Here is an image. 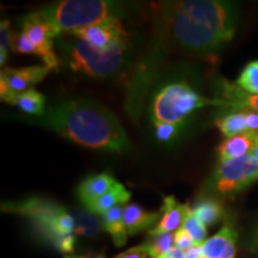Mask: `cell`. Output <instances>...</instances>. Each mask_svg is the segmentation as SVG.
<instances>
[{
	"instance_id": "obj_1",
	"label": "cell",
	"mask_w": 258,
	"mask_h": 258,
	"mask_svg": "<svg viewBox=\"0 0 258 258\" xmlns=\"http://www.w3.org/2000/svg\"><path fill=\"white\" fill-rule=\"evenodd\" d=\"M238 6L224 0L165 2L154 15L153 53L215 54L233 38Z\"/></svg>"
},
{
	"instance_id": "obj_2",
	"label": "cell",
	"mask_w": 258,
	"mask_h": 258,
	"mask_svg": "<svg viewBox=\"0 0 258 258\" xmlns=\"http://www.w3.org/2000/svg\"><path fill=\"white\" fill-rule=\"evenodd\" d=\"M27 120L84 147L116 153H124L131 148L117 117L105 106L88 99L56 103L42 116Z\"/></svg>"
},
{
	"instance_id": "obj_3",
	"label": "cell",
	"mask_w": 258,
	"mask_h": 258,
	"mask_svg": "<svg viewBox=\"0 0 258 258\" xmlns=\"http://www.w3.org/2000/svg\"><path fill=\"white\" fill-rule=\"evenodd\" d=\"M129 46L127 38L110 50L99 51L72 34L57 37L56 41L57 51L64 66L72 72L91 78H109L121 72L129 62Z\"/></svg>"
},
{
	"instance_id": "obj_4",
	"label": "cell",
	"mask_w": 258,
	"mask_h": 258,
	"mask_svg": "<svg viewBox=\"0 0 258 258\" xmlns=\"http://www.w3.org/2000/svg\"><path fill=\"white\" fill-rule=\"evenodd\" d=\"M3 211L14 212L31 221L44 239L62 253L72 254L76 246L74 218L66 209L44 199L31 198L14 203H4Z\"/></svg>"
},
{
	"instance_id": "obj_5",
	"label": "cell",
	"mask_w": 258,
	"mask_h": 258,
	"mask_svg": "<svg viewBox=\"0 0 258 258\" xmlns=\"http://www.w3.org/2000/svg\"><path fill=\"white\" fill-rule=\"evenodd\" d=\"M38 14L50 22L60 34H72L106 21H122L127 16L122 3L109 0H63L42 9Z\"/></svg>"
},
{
	"instance_id": "obj_6",
	"label": "cell",
	"mask_w": 258,
	"mask_h": 258,
	"mask_svg": "<svg viewBox=\"0 0 258 258\" xmlns=\"http://www.w3.org/2000/svg\"><path fill=\"white\" fill-rule=\"evenodd\" d=\"M219 106L222 103L219 98L209 99L200 95L184 80L167 83L154 93L151 102V117L153 123L183 124L188 116L203 106Z\"/></svg>"
},
{
	"instance_id": "obj_7",
	"label": "cell",
	"mask_w": 258,
	"mask_h": 258,
	"mask_svg": "<svg viewBox=\"0 0 258 258\" xmlns=\"http://www.w3.org/2000/svg\"><path fill=\"white\" fill-rule=\"evenodd\" d=\"M258 180V161L251 156L219 161L205 184L208 198H226L246 189Z\"/></svg>"
},
{
	"instance_id": "obj_8",
	"label": "cell",
	"mask_w": 258,
	"mask_h": 258,
	"mask_svg": "<svg viewBox=\"0 0 258 258\" xmlns=\"http://www.w3.org/2000/svg\"><path fill=\"white\" fill-rule=\"evenodd\" d=\"M22 27L24 34L36 48L37 56H40L50 70H56L60 59L53 47L54 38L61 36L60 31L38 12L25 16Z\"/></svg>"
},
{
	"instance_id": "obj_9",
	"label": "cell",
	"mask_w": 258,
	"mask_h": 258,
	"mask_svg": "<svg viewBox=\"0 0 258 258\" xmlns=\"http://www.w3.org/2000/svg\"><path fill=\"white\" fill-rule=\"evenodd\" d=\"M48 66H30L24 69H6L0 73V96L6 102L10 97L31 89L50 72Z\"/></svg>"
},
{
	"instance_id": "obj_10",
	"label": "cell",
	"mask_w": 258,
	"mask_h": 258,
	"mask_svg": "<svg viewBox=\"0 0 258 258\" xmlns=\"http://www.w3.org/2000/svg\"><path fill=\"white\" fill-rule=\"evenodd\" d=\"M74 36L85 41L93 49L108 51L121 41L127 40L128 34L122 28L121 21H106L72 32Z\"/></svg>"
},
{
	"instance_id": "obj_11",
	"label": "cell",
	"mask_w": 258,
	"mask_h": 258,
	"mask_svg": "<svg viewBox=\"0 0 258 258\" xmlns=\"http://www.w3.org/2000/svg\"><path fill=\"white\" fill-rule=\"evenodd\" d=\"M190 209L188 205H182L173 196H166L160 211L159 221L148 231V234L159 235L179 230Z\"/></svg>"
},
{
	"instance_id": "obj_12",
	"label": "cell",
	"mask_w": 258,
	"mask_h": 258,
	"mask_svg": "<svg viewBox=\"0 0 258 258\" xmlns=\"http://www.w3.org/2000/svg\"><path fill=\"white\" fill-rule=\"evenodd\" d=\"M219 93L222 103L221 108L231 111H257L258 112V95H251L241 90L237 84H232L228 80H221Z\"/></svg>"
},
{
	"instance_id": "obj_13",
	"label": "cell",
	"mask_w": 258,
	"mask_h": 258,
	"mask_svg": "<svg viewBox=\"0 0 258 258\" xmlns=\"http://www.w3.org/2000/svg\"><path fill=\"white\" fill-rule=\"evenodd\" d=\"M237 238L238 234L233 226L225 225L217 234L202 244L203 258H234Z\"/></svg>"
},
{
	"instance_id": "obj_14",
	"label": "cell",
	"mask_w": 258,
	"mask_h": 258,
	"mask_svg": "<svg viewBox=\"0 0 258 258\" xmlns=\"http://www.w3.org/2000/svg\"><path fill=\"white\" fill-rule=\"evenodd\" d=\"M258 145L257 132H246V133L226 138L218 147L219 161L238 159L245 157L253 151Z\"/></svg>"
},
{
	"instance_id": "obj_15",
	"label": "cell",
	"mask_w": 258,
	"mask_h": 258,
	"mask_svg": "<svg viewBox=\"0 0 258 258\" xmlns=\"http://www.w3.org/2000/svg\"><path fill=\"white\" fill-rule=\"evenodd\" d=\"M117 180L109 173H98V175L89 176L80 183L77 189V195L84 207L90 205L105 192H108L114 186Z\"/></svg>"
},
{
	"instance_id": "obj_16",
	"label": "cell",
	"mask_w": 258,
	"mask_h": 258,
	"mask_svg": "<svg viewBox=\"0 0 258 258\" xmlns=\"http://www.w3.org/2000/svg\"><path fill=\"white\" fill-rule=\"evenodd\" d=\"M160 212H147L139 205H125L124 207V230L128 235L148 230L158 224Z\"/></svg>"
},
{
	"instance_id": "obj_17",
	"label": "cell",
	"mask_w": 258,
	"mask_h": 258,
	"mask_svg": "<svg viewBox=\"0 0 258 258\" xmlns=\"http://www.w3.org/2000/svg\"><path fill=\"white\" fill-rule=\"evenodd\" d=\"M129 199H131V192L125 189L123 184L117 182L108 192L95 200V201L86 206L85 208L93 213V214L102 217L103 214H105L106 212L110 211L116 206L124 205L125 202L129 201Z\"/></svg>"
},
{
	"instance_id": "obj_18",
	"label": "cell",
	"mask_w": 258,
	"mask_h": 258,
	"mask_svg": "<svg viewBox=\"0 0 258 258\" xmlns=\"http://www.w3.org/2000/svg\"><path fill=\"white\" fill-rule=\"evenodd\" d=\"M124 205L116 206L102 215V225L104 230L111 235L116 246H122L127 241V232L124 230Z\"/></svg>"
},
{
	"instance_id": "obj_19",
	"label": "cell",
	"mask_w": 258,
	"mask_h": 258,
	"mask_svg": "<svg viewBox=\"0 0 258 258\" xmlns=\"http://www.w3.org/2000/svg\"><path fill=\"white\" fill-rule=\"evenodd\" d=\"M6 103L16 105L21 110L31 115L32 117L42 116L47 110L44 108V105H46V98H44V96L34 89H30L28 91L17 93V95L10 97Z\"/></svg>"
},
{
	"instance_id": "obj_20",
	"label": "cell",
	"mask_w": 258,
	"mask_h": 258,
	"mask_svg": "<svg viewBox=\"0 0 258 258\" xmlns=\"http://www.w3.org/2000/svg\"><path fill=\"white\" fill-rule=\"evenodd\" d=\"M191 211L206 227H212L218 224L225 214L221 202L218 199L208 198V196H202L194 205Z\"/></svg>"
},
{
	"instance_id": "obj_21",
	"label": "cell",
	"mask_w": 258,
	"mask_h": 258,
	"mask_svg": "<svg viewBox=\"0 0 258 258\" xmlns=\"http://www.w3.org/2000/svg\"><path fill=\"white\" fill-rule=\"evenodd\" d=\"M215 125L226 138L246 133L247 125L244 111H231L227 115L215 120Z\"/></svg>"
},
{
	"instance_id": "obj_22",
	"label": "cell",
	"mask_w": 258,
	"mask_h": 258,
	"mask_svg": "<svg viewBox=\"0 0 258 258\" xmlns=\"http://www.w3.org/2000/svg\"><path fill=\"white\" fill-rule=\"evenodd\" d=\"M145 252L151 258H158L161 254L169 252L175 247V241H173V234L165 233L159 235H151L146 241L141 244Z\"/></svg>"
},
{
	"instance_id": "obj_23",
	"label": "cell",
	"mask_w": 258,
	"mask_h": 258,
	"mask_svg": "<svg viewBox=\"0 0 258 258\" xmlns=\"http://www.w3.org/2000/svg\"><path fill=\"white\" fill-rule=\"evenodd\" d=\"M237 85L245 92L258 95V60L251 61L241 71Z\"/></svg>"
},
{
	"instance_id": "obj_24",
	"label": "cell",
	"mask_w": 258,
	"mask_h": 258,
	"mask_svg": "<svg viewBox=\"0 0 258 258\" xmlns=\"http://www.w3.org/2000/svg\"><path fill=\"white\" fill-rule=\"evenodd\" d=\"M182 227L191 235V238L195 241V244H203L205 243L206 238H207V230L206 226L199 220L198 217L194 214L191 209H190L188 215H186L184 221H183Z\"/></svg>"
},
{
	"instance_id": "obj_25",
	"label": "cell",
	"mask_w": 258,
	"mask_h": 258,
	"mask_svg": "<svg viewBox=\"0 0 258 258\" xmlns=\"http://www.w3.org/2000/svg\"><path fill=\"white\" fill-rule=\"evenodd\" d=\"M11 49L19 54H35L37 55L36 48L24 32H15L12 35Z\"/></svg>"
},
{
	"instance_id": "obj_26",
	"label": "cell",
	"mask_w": 258,
	"mask_h": 258,
	"mask_svg": "<svg viewBox=\"0 0 258 258\" xmlns=\"http://www.w3.org/2000/svg\"><path fill=\"white\" fill-rule=\"evenodd\" d=\"M153 124L156 127V135L158 140L163 141V143H170V141L175 140L183 127V124L161 123V122H157V123Z\"/></svg>"
},
{
	"instance_id": "obj_27",
	"label": "cell",
	"mask_w": 258,
	"mask_h": 258,
	"mask_svg": "<svg viewBox=\"0 0 258 258\" xmlns=\"http://www.w3.org/2000/svg\"><path fill=\"white\" fill-rule=\"evenodd\" d=\"M173 241H175V246L178 247V249H182L183 251H186L192 245H195V241H194L191 235L183 227H180L179 230L175 232V234H173Z\"/></svg>"
},
{
	"instance_id": "obj_28",
	"label": "cell",
	"mask_w": 258,
	"mask_h": 258,
	"mask_svg": "<svg viewBox=\"0 0 258 258\" xmlns=\"http://www.w3.org/2000/svg\"><path fill=\"white\" fill-rule=\"evenodd\" d=\"M0 37H2V44H0V49L8 50L11 48V41L14 31L10 28V22L3 21L2 25H0Z\"/></svg>"
},
{
	"instance_id": "obj_29",
	"label": "cell",
	"mask_w": 258,
	"mask_h": 258,
	"mask_svg": "<svg viewBox=\"0 0 258 258\" xmlns=\"http://www.w3.org/2000/svg\"><path fill=\"white\" fill-rule=\"evenodd\" d=\"M115 258H147V253L145 252L143 247L140 246H135L132 247L124 252H122L120 254H117Z\"/></svg>"
},
{
	"instance_id": "obj_30",
	"label": "cell",
	"mask_w": 258,
	"mask_h": 258,
	"mask_svg": "<svg viewBox=\"0 0 258 258\" xmlns=\"http://www.w3.org/2000/svg\"><path fill=\"white\" fill-rule=\"evenodd\" d=\"M246 120L247 131L257 132L258 133V112L257 111H244Z\"/></svg>"
},
{
	"instance_id": "obj_31",
	"label": "cell",
	"mask_w": 258,
	"mask_h": 258,
	"mask_svg": "<svg viewBox=\"0 0 258 258\" xmlns=\"http://www.w3.org/2000/svg\"><path fill=\"white\" fill-rule=\"evenodd\" d=\"M184 252H185V258H203L202 244L192 245L190 249L184 251Z\"/></svg>"
},
{
	"instance_id": "obj_32",
	"label": "cell",
	"mask_w": 258,
	"mask_h": 258,
	"mask_svg": "<svg viewBox=\"0 0 258 258\" xmlns=\"http://www.w3.org/2000/svg\"><path fill=\"white\" fill-rule=\"evenodd\" d=\"M158 258H185V252L182 249H178V247L175 246L169 252L161 254Z\"/></svg>"
},
{
	"instance_id": "obj_33",
	"label": "cell",
	"mask_w": 258,
	"mask_h": 258,
	"mask_svg": "<svg viewBox=\"0 0 258 258\" xmlns=\"http://www.w3.org/2000/svg\"><path fill=\"white\" fill-rule=\"evenodd\" d=\"M252 246H253V249L258 250V222L256 224V227H254V231H253Z\"/></svg>"
},
{
	"instance_id": "obj_34",
	"label": "cell",
	"mask_w": 258,
	"mask_h": 258,
	"mask_svg": "<svg viewBox=\"0 0 258 258\" xmlns=\"http://www.w3.org/2000/svg\"><path fill=\"white\" fill-rule=\"evenodd\" d=\"M250 154H251V156H252V157L254 158V159H256V160L258 161V145H257L256 147L253 148V151H252V152H251Z\"/></svg>"
},
{
	"instance_id": "obj_35",
	"label": "cell",
	"mask_w": 258,
	"mask_h": 258,
	"mask_svg": "<svg viewBox=\"0 0 258 258\" xmlns=\"http://www.w3.org/2000/svg\"><path fill=\"white\" fill-rule=\"evenodd\" d=\"M64 258H88V257H80V256H76V254H66Z\"/></svg>"
},
{
	"instance_id": "obj_36",
	"label": "cell",
	"mask_w": 258,
	"mask_h": 258,
	"mask_svg": "<svg viewBox=\"0 0 258 258\" xmlns=\"http://www.w3.org/2000/svg\"><path fill=\"white\" fill-rule=\"evenodd\" d=\"M88 258H105V257H103V256H95V257H88Z\"/></svg>"
}]
</instances>
